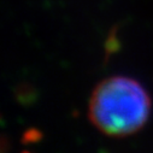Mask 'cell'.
<instances>
[{"mask_svg":"<svg viewBox=\"0 0 153 153\" xmlns=\"http://www.w3.org/2000/svg\"><path fill=\"white\" fill-rule=\"evenodd\" d=\"M151 100L135 80L112 76L100 81L92 92L88 117L107 136L124 137L139 131L148 120Z\"/></svg>","mask_w":153,"mask_h":153,"instance_id":"1","label":"cell"}]
</instances>
